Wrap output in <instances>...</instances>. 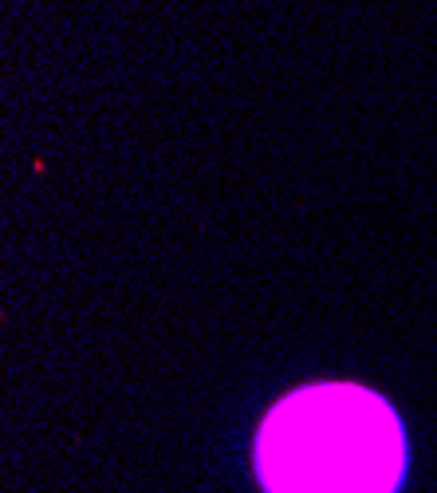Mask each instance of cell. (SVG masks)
Here are the masks:
<instances>
[{"instance_id":"1","label":"cell","mask_w":437,"mask_h":493,"mask_svg":"<svg viewBox=\"0 0 437 493\" xmlns=\"http://www.w3.org/2000/svg\"><path fill=\"white\" fill-rule=\"evenodd\" d=\"M406 442L386 399L354 383H316L268 410L256 474L268 493H394Z\"/></svg>"}]
</instances>
